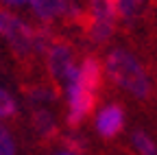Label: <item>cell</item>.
Wrapping results in <instances>:
<instances>
[{
    "instance_id": "obj_1",
    "label": "cell",
    "mask_w": 157,
    "mask_h": 155,
    "mask_svg": "<svg viewBox=\"0 0 157 155\" xmlns=\"http://www.w3.org/2000/svg\"><path fill=\"white\" fill-rule=\"evenodd\" d=\"M105 83V68L98 57L90 55L76 68L74 79L68 83V125L74 129L94 114Z\"/></svg>"
},
{
    "instance_id": "obj_2",
    "label": "cell",
    "mask_w": 157,
    "mask_h": 155,
    "mask_svg": "<svg viewBox=\"0 0 157 155\" xmlns=\"http://www.w3.org/2000/svg\"><path fill=\"white\" fill-rule=\"evenodd\" d=\"M107 76L111 79L113 85L124 90L137 101H148L153 96V81L146 68L137 61V57L131 55L124 48H113L105 57L103 64Z\"/></svg>"
},
{
    "instance_id": "obj_3",
    "label": "cell",
    "mask_w": 157,
    "mask_h": 155,
    "mask_svg": "<svg viewBox=\"0 0 157 155\" xmlns=\"http://www.w3.org/2000/svg\"><path fill=\"white\" fill-rule=\"evenodd\" d=\"M85 9L87 29L83 35L96 46L107 44L118 24V0H85Z\"/></svg>"
},
{
    "instance_id": "obj_4",
    "label": "cell",
    "mask_w": 157,
    "mask_h": 155,
    "mask_svg": "<svg viewBox=\"0 0 157 155\" xmlns=\"http://www.w3.org/2000/svg\"><path fill=\"white\" fill-rule=\"evenodd\" d=\"M0 17H2V33L11 44L13 55L20 59V64H31L35 57V46H33V29L22 22L17 15L11 11L0 9Z\"/></svg>"
},
{
    "instance_id": "obj_5",
    "label": "cell",
    "mask_w": 157,
    "mask_h": 155,
    "mask_svg": "<svg viewBox=\"0 0 157 155\" xmlns=\"http://www.w3.org/2000/svg\"><path fill=\"white\" fill-rule=\"evenodd\" d=\"M46 70H48V79L61 87L63 83L68 85L74 74H76V66H74V52L72 46L63 40H55L50 44V48L46 50Z\"/></svg>"
},
{
    "instance_id": "obj_6",
    "label": "cell",
    "mask_w": 157,
    "mask_h": 155,
    "mask_svg": "<svg viewBox=\"0 0 157 155\" xmlns=\"http://www.w3.org/2000/svg\"><path fill=\"white\" fill-rule=\"evenodd\" d=\"M124 122H127L124 107L118 105V103H109V105H105L101 111H98V116H96V131L105 140H116L118 135L122 133Z\"/></svg>"
},
{
    "instance_id": "obj_7",
    "label": "cell",
    "mask_w": 157,
    "mask_h": 155,
    "mask_svg": "<svg viewBox=\"0 0 157 155\" xmlns=\"http://www.w3.org/2000/svg\"><path fill=\"white\" fill-rule=\"evenodd\" d=\"M31 127L42 142H52L59 135V127L55 122V116L48 109H33L31 111Z\"/></svg>"
},
{
    "instance_id": "obj_8",
    "label": "cell",
    "mask_w": 157,
    "mask_h": 155,
    "mask_svg": "<svg viewBox=\"0 0 157 155\" xmlns=\"http://www.w3.org/2000/svg\"><path fill=\"white\" fill-rule=\"evenodd\" d=\"M26 99L31 103H52L61 96V87L55 85L50 79L46 81H33V83H24L22 85Z\"/></svg>"
},
{
    "instance_id": "obj_9",
    "label": "cell",
    "mask_w": 157,
    "mask_h": 155,
    "mask_svg": "<svg viewBox=\"0 0 157 155\" xmlns=\"http://www.w3.org/2000/svg\"><path fill=\"white\" fill-rule=\"evenodd\" d=\"M131 144H133L137 155H157V142L144 129H135L131 133Z\"/></svg>"
},
{
    "instance_id": "obj_10",
    "label": "cell",
    "mask_w": 157,
    "mask_h": 155,
    "mask_svg": "<svg viewBox=\"0 0 157 155\" xmlns=\"http://www.w3.org/2000/svg\"><path fill=\"white\" fill-rule=\"evenodd\" d=\"M31 7L44 24L52 22L59 15V0H31Z\"/></svg>"
},
{
    "instance_id": "obj_11",
    "label": "cell",
    "mask_w": 157,
    "mask_h": 155,
    "mask_svg": "<svg viewBox=\"0 0 157 155\" xmlns=\"http://www.w3.org/2000/svg\"><path fill=\"white\" fill-rule=\"evenodd\" d=\"M61 146H63V151H68V153H72V155H85L87 153V149H90V144H87V140L83 138V135H78V133H68V135H61Z\"/></svg>"
},
{
    "instance_id": "obj_12",
    "label": "cell",
    "mask_w": 157,
    "mask_h": 155,
    "mask_svg": "<svg viewBox=\"0 0 157 155\" xmlns=\"http://www.w3.org/2000/svg\"><path fill=\"white\" fill-rule=\"evenodd\" d=\"M15 114H17V103H15V99H13L7 90L0 87V118H13Z\"/></svg>"
},
{
    "instance_id": "obj_13",
    "label": "cell",
    "mask_w": 157,
    "mask_h": 155,
    "mask_svg": "<svg viewBox=\"0 0 157 155\" xmlns=\"http://www.w3.org/2000/svg\"><path fill=\"white\" fill-rule=\"evenodd\" d=\"M0 155H15V144L11 133L0 125Z\"/></svg>"
},
{
    "instance_id": "obj_14",
    "label": "cell",
    "mask_w": 157,
    "mask_h": 155,
    "mask_svg": "<svg viewBox=\"0 0 157 155\" xmlns=\"http://www.w3.org/2000/svg\"><path fill=\"white\" fill-rule=\"evenodd\" d=\"M7 5H22V2H29V0H2Z\"/></svg>"
},
{
    "instance_id": "obj_15",
    "label": "cell",
    "mask_w": 157,
    "mask_h": 155,
    "mask_svg": "<svg viewBox=\"0 0 157 155\" xmlns=\"http://www.w3.org/2000/svg\"><path fill=\"white\" fill-rule=\"evenodd\" d=\"M57 155H72V153H68V151H61V153H57Z\"/></svg>"
},
{
    "instance_id": "obj_16",
    "label": "cell",
    "mask_w": 157,
    "mask_h": 155,
    "mask_svg": "<svg viewBox=\"0 0 157 155\" xmlns=\"http://www.w3.org/2000/svg\"><path fill=\"white\" fill-rule=\"evenodd\" d=\"M0 33H2V17H0Z\"/></svg>"
}]
</instances>
